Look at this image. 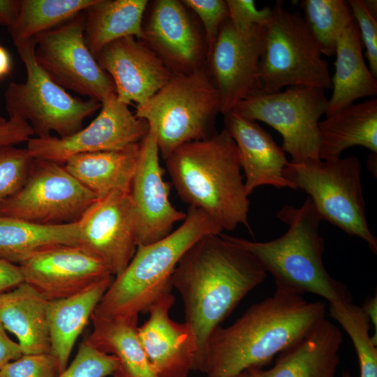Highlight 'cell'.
Listing matches in <instances>:
<instances>
[{"label": "cell", "instance_id": "obj_26", "mask_svg": "<svg viewBox=\"0 0 377 377\" xmlns=\"http://www.w3.org/2000/svg\"><path fill=\"white\" fill-rule=\"evenodd\" d=\"M335 54L333 91L327 101L326 116L358 98L377 95V80L363 58L362 43L355 20L340 36Z\"/></svg>", "mask_w": 377, "mask_h": 377}, {"label": "cell", "instance_id": "obj_29", "mask_svg": "<svg viewBox=\"0 0 377 377\" xmlns=\"http://www.w3.org/2000/svg\"><path fill=\"white\" fill-rule=\"evenodd\" d=\"M77 221L42 225L0 216V259L17 265L45 249L77 245Z\"/></svg>", "mask_w": 377, "mask_h": 377}, {"label": "cell", "instance_id": "obj_30", "mask_svg": "<svg viewBox=\"0 0 377 377\" xmlns=\"http://www.w3.org/2000/svg\"><path fill=\"white\" fill-rule=\"evenodd\" d=\"M138 318L92 314L94 330L87 339L100 350L117 357L118 369L126 377H157L139 341Z\"/></svg>", "mask_w": 377, "mask_h": 377}, {"label": "cell", "instance_id": "obj_45", "mask_svg": "<svg viewBox=\"0 0 377 377\" xmlns=\"http://www.w3.org/2000/svg\"><path fill=\"white\" fill-rule=\"evenodd\" d=\"M12 61L6 49L0 45V80L10 73Z\"/></svg>", "mask_w": 377, "mask_h": 377}, {"label": "cell", "instance_id": "obj_14", "mask_svg": "<svg viewBox=\"0 0 377 377\" xmlns=\"http://www.w3.org/2000/svg\"><path fill=\"white\" fill-rule=\"evenodd\" d=\"M265 27L239 29L228 19L220 29L207 61L209 75L219 94L223 114L260 91L259 65Z\"/></svg>", "mask_w": 377, "mask_h": 377}, {"label": "cell", "instance_id": "obj_37", "mask_svg": "<svg viewBox=\"0 0 377 377\" xmlns=\"http://www.w3.org/2000/svg\"><path fill=\"white\" fill-rule=\"evenodd\" d=\"M57 360L51 353L24 355L0 370V377H57Z\"/></svg>", "mask_w": 377, "mask_h": 377}, {"label": "cell", "instance_id": "obj_19", "mask_svg": "<svg viewBox=\"0 0 377 377\" xmlns=\"http://www.w3.org/2000/svg\"><path fill=\"white\" fill-rule=\"evenodd\" d=\"M95 58L112 78L118 100L128 105H144L173 75L151 48L133 36L110 43Z\"/></svg>", "mask_w": 377, "mask_h": 377}, {"label": "cell", "instance_id": "obj_10", "mask_svg": "<svg viewBox=\"0 0 377 377\" xmlns=\"http://www.w3.org/2000/svg\"><path fill=\"white\" fill-rule=\"evenodd\" d=\"M328 99L325 90L304 86L285 91L258 92L237 103L230 111L239 116L268 124L283 139L281 148L298 163L320 159L318 125L325 114Z\"/></svg>", "mask_w": 377, "mask_h": 377}, {"label": "cell", "instance_id": "obj_18", "mask_svg": "<svg viewBox=\"0 0 377 377\" xmlns=\"http://www.w3.org/2000/svg\"><path fill=\"white\" fill-rule=\"evenodd\" d=\"M19 266L24 282L49 302L75 295L112 276L101 261L78 245L45 249Z\"/></svg>", "mask_w": 377, "mask_h": 377}, {"label": "cell", "instance_id": "obj_17", "mask_svg": "<svg viewBox=\"0 0 377 377\" xmlns=\"http://www.w3.org/2000/svg\"><path fill=\"white\" fill-rule=\"evenodd\" d=\"M160 153L154 133L149 129L140 143V153L133 179L131 196L138 246L161 239L172 231L174 225L186 218L169 199V186L163 179Z\"/></svg>", "mask_w": 377, "mask_h": 377}, {"label": "cell", "instance_id": "obj_24", "mask_svg": "<svg viewBox=\"0 0 377 377\" xmlns=\"http://www.w3.org/2000/svg\"><path fill=\"white\" fill-rule=\"evenodd\" d=\"M321 160L341 158L342 152L361 146L377 154V98L346 105L326 116L318 125Z\"/></svg>", "mask_w": 377, "mask_h": 377}, {"label": "cell", "instance_id": "obj_38", "mask_svg": "<svg viewBox=\"0 0 377 377\" xmlns=\"http://www.w3.org/2000/svg\"><path fill=\"white\" fill-rule=\"evenodd\" d=\"M347 1L357 24L362 43L366 48L369 68L377 78V18L367 10L362 0Z\"/></svg>", "mask_w": 377, "mask_h": 377}, {"label": "cell", "instance_id": "obj_7", "mask_svg": "<svg viewBox=\"0 0 377 377\" xmlns=\"http://www.w3.org/2000/svg\"><path fill=\"white\" fill-rule=\"evenodd\" d=\"M362 165L349 155L343 158L289 161L284 177L311 199L322 220L366 242L377 253V239L369 230L361 184Z\"/></svg>", "mask_w": 377, "mask_h": 377}, {"label": "cell", "instance_id": "obj_39", "mask_svg": "<svg viewBox=\"0 0 377 377\" xmlns=\"http://www.w3.org/2000/svg\"><path fill=\"white\" fill-rule=\"evenodd\" d=\"M229 20L239 29H249L255 25L265 26L272 13L267 6L258 9L253 0H226Z\"/></svg>", "mask_w": 377, "mask_h": 377}, {"label": "cell", "instance_id": "obj_23", "mask_svg": "<svg viewBox=\"0 0 377 377\" xmlns=\"http://www.w3.org/2000/svg\"><path fill=\"white\" fill-rule=\"evenodd\" d=\"M50 302L25 282L0 294V323L24 355L50 353Z\"/></svg>", "mask_w": 377, "mask_h": 377}, {"label": "cell", "instance_id": "obj_2", "mask_svg": "<svg viewBox=\"0 0 377 377\" xmlns=\"http://www.w3.org/2000/svg\"><path fill=\"white\" fill-rule=\"evenodd\" d=\"M267 272L250 252L224 233L204 236L184 253L171 278L198 344L196 369L207 339Z\"/></svg>", "mask_w": 377, "mask_h": 377}, {"label": "cell", "instance_id": "obj_3", "mask_svg": "<svg viewBox=\"0 0 377 377\" xmlns=\"http://www.w3.org/2000/svg\"><path fill=\"white\" fill-rule=\"evenodd\" d=\"M164 160L173 186L188 207L205 212L223 230L240 224L249 228L239 154L225 127L179 146Z\"/></svg>", "mask_w": 377, "mask_h": 377}, {"label": "cell", "instance_id": "obj_44", "mask_svg": "<svg viewBox=\"0 0 377 377\" xmlns=\"http://www.w3.org/2000/svg\"><path fill=\"white\" fill-rule=\"evenodd\" d=\"M375 329V333L371 337L372 342L377 346V296L368 297L363 306H361Z\"/></svg>", "mask_w": 377, "mask_h": 377}, {"label": "cell", "instance_id": "obj_28", "mask_svg": "<svg viewBox=\"0 0 377 377\" xmlns=\"http://www.w3.org/2000/svg\"><path fill=\"white\" fill-rule=\"evenodd\" d=\"M147 0H95L84 10V38L95 57L117 39L133 36L144 39L142 23Z\"/></svg>", "mask_w": 377, "mask_h": 377}, {"label": "cell", "instance_id": "obj_27", "mask_svg": "<svg viewBox=\"0 0 377 377\" xmlns=\"http://www.w3.org/2000/svg\"><path fill=\"white\" fill-rule=\"evenodd\" d=\"M106 277L72 296L50 302V353L57 360L61 373L66 368L73 348L112 282Z\"/></svg>", "mask_w": 377, "mask_h": 377}, {"label": "cell", "instance_id": "obj_35", "mask_svg": "<svg viewBox=\"0 0 377 377\" xmlns=\"http://www.w3.org/2000/svg\"><path fill=\"white\" fill-rule=\"evenodd\" d=\"M119 367L117 357L100 350L86 339L71 364L57 377H106L114 375Z\"/></svg>", "mask_w": 377, "mask_h": 377}, {"label": "cell", "instance_id": "obj_48", "mask_svg": "<svg viewBox=\"0 0 377 377\" xmlns=\"http://www.w3.org/2000/svg\"><path fill=\"white\" fill-rule=\"evenodd\" d=\"M228 377H249V375L247 372V371H245L242 373H240L239 374H237V375H235V376H228Z\"/></svg>", "mask_w": 377, "mask_h": 377}, {"label": "cell", "instance_id": "obj_33", "mask_svg": "<svg viewBox=\"0 0 377 377\" xmlns=\"http://www.w3.org/2000/svg\"><path fill=\"white\" fill-rule=\"evenodd\" d=\"M330 316L348 333L358 357L360 376L377 377V349L369 335L370 321L352 302L330 304Z\"/></svg>", "mask_w": 377, "mask_h": 377}, {"label": "cell", "instance_id": "obj_1", "mask_svg": "<svg viewBox=\"0 0 377 377\" xmlns=\"http://www.w3.org/2000/svg\"><path fill=\"white\" fill-rule=\"evenodd\" d=\"M325 313V302H309L276 286L271 296L233 324L212 332L196 369L209 377H228L259 367L307 335Z\"/></svg>", "mask_w": 377, "mask_h": 377}, {"label": "cell", "instance_id": "obj_32", "mask_svg": "<svg viewBox=\"0 0 377 377\" xmlns=\"http://www.w3.org/2000/svg\"><path fill=\"white\" fill-rule=\"evenodd\" d=\"M300 4L303 18L322 54H335L340 36L355 21L348 1L302 0Z\"/></svg>", "mask_w": 377, "mask_h": 377}, {"label": "cell", "instance_id": "obj_4", "mask_svg": "<svg viewBox=\"0 0 377 377\" xmlns=\"http://www.w3.org/2000/svg\"><path fill=\"white\" fill-rule=\"evenodd\" d=\"M276 217L288 228L273 240L256 242L224 235L255 256L273 276L276 286L300 295L316 294L330 304L352 302L346 286L332 277L324 265V239L318 230L321 219L311 199L307 196L300 207L284 205Z\"/></svg>", "mask_w": 377, "mask_h": 377}, {"label": "cell", "instance_id": "obj_12", "mask_svg": "<svg viewBox=\"0 0 377 377\" xmlns=\"http://www.w3.org/2000/svg\"><path fill=\"white\" fill-rule=\"evenodd\" d=\"M84 10L34 37V56L58 85L102 102L116 94L110 76L98 65L84 38Z\"/></svg>", "mask_w": 377, "mask_h": 377}, {"label": "cell", "instance_id": "obj_47", "mask_svg": "<svg viewBox=\"0 0 377 377\" xmlns=\"http://www.w3.org/2000/svg\"><path fill=\"white\" fill-rule=\"evenodd\" d=\"M367 10L376 18H377V1L376 0H362Z\"/></svg>", "mask_w": 377, "mask_h": 377}, {"label": "cell", "instance_id": "obj_49", "mask_svg": "<svg viewBox=\"0 0 377 377\" xmlns=\"http://www.w3.org/2000/svg\"><path fill=\"white\" fill-rule=\"evenodd\" d=\"M114 377H126L120 370L117 369L114 374Z\"/></svg>", "mask_w": 377, "mask_h": 377}, {"label": "cell", "instance_id": "obj_41", "mask_svg": "<svg viewBox=\"0 0 377 377\" xmlns=\"http://www.w3.org/2000/svg\"><path fill=\"white\" fill-rule=\"evenodd\" d=\"M23 282L20 267L0 259V294L13 289Z\"/></svg>", "mask_w": 377, "mask_h": 377}, {"label": "cell", "instance_id": "obj_34", "mask_svg": "<svg viewBox=\"0 0 377 377\" xmlns=\"http://www.w3.org/2000/svg\"><path fill=\"white\" fill-rule=\"evenodd\" d=\"M33 160L27 148L0 146V204L22 188Z\"/></svg>", "mask_w": 377, "mask_h": 377}, {"label": "cell", "instance_id": "obj_40", "mask_svg": "<svg viewBox=\"0 0 377 377\" xmlns=\"http://www.w3.org/2000/svg\"><path fill=\"white\" fill-rule=\"evenodd\" d=\"M34 135L30 124L16 119H6L0 112V146L27 142Z\"/></svg>", "mask_w": 377, "mask_h": 377}, {"label": "cell", "instance_id": "obj_31", "mask_svg": "<svg viewBox=\"0 0 377 377\" xmlns=\"http://www.w3.org/2000/svg\"><path fill=\"white\" fill-rule=\"evenodd\" d=\"M95 0H21L15 24L8 28L15 45L27 42L84 11Z\"/></svg>", "mask_w": 377, "mask_h": 377}, {"label": "cell", "instance_id": "obj_20", "mask_svg": "<svg viewBox=\"0 0 377 377\" xmlns=\"http://www.w3.org/2000/svg\"><path fill=\"white\" fill-rule=\"evenodd\" d=\"M174 302L170 291L162 295L149 308L148 320L137 328L139 341L157 377H187L197 360L198 344L191 326L169 316Z\"/></svg>", "mask_w": 377, "mask_h": 377}, {"label": "cell", "instance_id": "obj_13", "mask_svg": "<svg viewBox=\"0 0 377 377\" xmlns=\"http://www.w3.org/2000/svg\"><path fill=\"white\" fill-rule=\"evenodd\" d=\"M149 131L148 122L113 94L101 102L98 114L86 127L66 138L32 137L26 148L35 159L64 164L76 154L120 150L140 143Z\"/></svg>", "mask_w": 377, "mask_h": 377}, {"label": "cell", "instance_id": "obj_5", "mask_svg": "<svg viewBox=\"0 0 377 377\" xmlns=\"http://www.w3.org/2000/svg\"><path fill=\"white\" fill-rule=\"evenodd\" d=\"M223 230L202 211L188 207L180 226L153 243L138 246L125 269L115 276L92 314L138 317L169 291L172 274L188 249L204 236Z\"/></svg>", "mask_w": 377, "mask_h": 377}, {"label": "cell", "instance_id": "obj_21", "mask_svg": "<svg viewBox=\"0 0 377 377\" xmlns=\"http://www.w3.org/2000/svg\"><path fill=\"white\" fill-rule=\"evenodd\" d=\"M223 117L224 127L238 148L246 194L249 196L256 188L264 185L297 190L283 175L289 161L270 133L256 121L232 112Z\"/></svg>", "mask_w": 377, "mask_h": 377}, {"label": "cell", "instance_id": "obj_22", "mask_svg": "<svg viewBox=\"0 0 377 377\" xmlns=\"http://www.w3.org/2000/svg\"><path fill=\"white\" fill-rule=\"evenodd\" d=\"M343 341L339 328L326 318L286 348L268 370L253 367L249 377H335Z\"/></svg>", "mask_w": 377, "mask_h": 377}, {"label": "cell", "instance_id": "obj_25", "mask_svg": "<svg viewBox=\"0 0 377 377\" xmlns=\"http://www.w3.org/2000/svg\"><path fill=\"white\" fill-rule=\"evenodd\" d=\"M140 143L120 150L76 154L68 158L64 165L98 198L114 191L130 192Z\"/></svg>", "mask_w": 377, "mask_h": 377}, {"label": "cell", "instance_id": "obj_11", "mask_svg": "<svg viewBox=\"0 0 377 377\" xmlns=\"http://www.w3.org/2000/svg\"><path fill=\"white\" fill-rule=\"evenodd\" d=\"M97 198L64 164L34 158L22 188L0 204V216L42 225L71 223Z\"/></svg>", "mask_w": 377, "mask_h": 377}, {"label": "cell", "instance_id": "obj_6", "mask_svg": "<svg viewBox=\"0 0 377 377\" xmlns=\"http://www.w3.org/2000/svg\"><path fill=\"white\" fill-rule=\"evenodd\" d=\"M219 112V91L202 68L173 74L147 103L136 106L135 114L148 122L165 159L179 146L213 134Z\"/></svg>", "mask_w": 377, "mask_h": 377}, {"label": "cell", "instance_id": "obj_50", "mask_svg": "<svg viewBox=\"0 0 377 377\" xmlns=\"http://www.w3.org/2000/svg\"><path fill=\"white\" fill-rule=\"evenodd\" d=\"M343 377H350L348 372H344L343 374Z\"/></svg>", "mask_w": 377, "mask_h": 377}, {"label": "cell", "instance_id": "obj_42", "mask_svg": "<svg viewBox=\"0 0 377 377\" xmlns=\"http://www.w3.org/2000/svg\"><path fill=\"white\" fill-rule=\"evenodd\" d=\"M24 355L18 342L13 341L0 323V370L6 364Z\"/></svg>", "mask_w": 377, "mask_h": 377}, {"label": "cell", "instance_id": "obj_46", "mask_svg": "<svg viewBox=\"0 0 377 377\" xmlns=\"http://www.w3.org/2000/svg\"><path fill=\"white\" fill-rule=\"evenodd\" d=\"M377 154L371 153L368 156L367 168L370 172L376 177Z\"/></svg>", "mask_w": 377, "mask_h": 377}, {"label": "cell", "instance_id": "obj_15", "mask_svg": "<svg viewBox=\"0 0 377 377\" xmlns=\"http://www.w3.org/2000/svg\"><path fill=\"white\" fill-rule=\"evenodd\" d=\"M77 223V245L101 261L113 276L120 274L138 247L130 192L114 191L98 198Z\"/></svg>", "mask_w": 377, "mask_h": 377}, {"label": "cell", "instance_id": "obj_8", "mask_svg": "<svg viewBox=\"0 0 377 377\" xmlns=\"http://www.w3.org/2000/svg\"><path fill=\"white\" fill-rule=\"evenodd\" d=\"M260 91H280L285 87L332 88L328 62L322 57L303 16L290 12L277 1L265 27L259 65Z\"/></svg>", "mask_w": 377, "mask_h": 377}, {"label": "cell", "instance_id": "obj_9", "mask_svg": "<svg viewBox=\"0 0 377 377\" xmlns=\"http://www.w3.org/2000/svg\"><path fill=\"white\" fill-rule=\"evenodd\" d=\"M22 61L27 79L23 83L10 82L5 93L8 118L30 124L36 138H66L82 128L85 119L101 108L94 99L75 97L55 83L38 66L34 38L15 45Z\"/></svg>", "mask_w": 377, "mask_h": 377}, {"label": "cell", "instance_id": "obj_16", "mask_svg": "<svg viewBox=\"0 0 377 377\" xmlns=\"http://www.w3.org/2000/svg\"><path fill=\"white\" fill-rule=\"evenodd\" d=\"M178 0H157L142 23L143 41L172 74H188L204 68L208 49L204 36Z\"/></svg>", "mask_w": 377, "mask_h": 377}, {"label": "cell", "instance_id": "obj_36", "mask_svg": "<svg viewBox=\"0 0 377 377\" xmlns=\"http://www.w3.org/2000/svg\"><path fill=\"white\" fill-rule=\"evenodd\" d=\"M182 1L200 20L209 54L216 40L222 24L229 18L226 1L184 0Z\"/></svg>", "mask_w": 377, "mask_h": 377}, {"label": "cell", "instance_id": "obj_43", "mask_svg": "<svg viewBox=\"0 0 377 377\" xmlns=\"http://www.w3.org/2000/svg\"><path fill=\"white\" fill-rule=\"evenodd\" d=\"M21 8V0H0V25L13 26L17 22Z\"/></svg>", "mask_w": 377, "mask_h": 377}]
</instances>
